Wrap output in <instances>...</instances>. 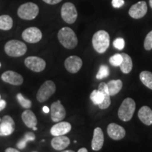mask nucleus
I'll use <instances>...</instances> for the list:
<instances>
[{
    "instance_id": "7c9ffc66",
    "label": "nucleus",
    "mask_w": 152,
    "mask_h": 152,
    "mask_svg": "<svg viewBox=\"0 0 152 152\" xmlns=\"http://www.w3.org/2000/svg\"><path fill=\"white\" fill-rule=\"evenodd\" d=\"M144 49L146 50L149 51L152 49V30L150 31L146 36L144 43Z\"/></svg>"
},
{
    "instance_id": "6ab92c4d",
    "label": "nucleus",
    "mask_w": 152,
    "mask_h": 152,
    "mask_svg": "<svg viewBox=\"0 0 152 152\" xmlns=\"http://www.w3.org/2000/svg\"><path fill=\"white\" fill-rule=\"evenodd\" d=\"M21 118L23 121L24 124L29 128L33 129L34 127H36V125L37 124V117L31 110L27 109L23 112Z\"/></svg>"
},
{
    "instance_id": "39448f33",
    "label": "nucleus",
    "mask_w": 152,
    "mask_h": 152,
    "mask_svg": "<svg viewBox=\"0 0 152 152\" xmlns=\"http://www.w3.org/2000/svg\"><path fill=\"white\" fill-rule=\"evenodd\" d=\"M18 16L23 20H33L39 14V7L33 2H28L20 5L17 11Z\"/></svg>"
},
{
    "instance_id": "a211bd4d",
    "label": "nucleus",
    "mask_w": 152,
    "mask_h": 152,
    "mask_svg": "<svg viewBox=\"0 0 152 152\" xmlns=\"http://www.w3.org/2000/svg\"><path fill=\"white\" fill-rule=\"evenodd\" d=\"M71 141L68 137L64 135L56 136L52 140V147L57 151H62L69 146Z\"/></svg>"
},
{
    "instance_id": "a19ab883",
    "label": "nucleus",
    "mask_w": 152,
    "mask_h": 152,
    "mask_svg": "<svg viewBox=\"0 0 152 152\" xmlns=\"http://www.w3.org/2000/svg\"><path fill=\"white\" fill-rule=\"evenodd\" d=\"M33 130H35V131L37 130V127H34V128H33Z\"/></svg>"
},
{
    "instance_id": "aec40b11",
    "label": "nucleus",
    "mask_w": 152,
    "mask_h": 152,
    "mask_svg": "<svg viewBox=\"0 0 152 152\" xmlns=\"http://www.w3.org/2000/svg\"><path fill=\"white\" fill-rule=\"evenodd\" d=\"M138 118L144 125H152V110L149 106H144L139 110Z\"/></svg>"
},
{
    "instance_id": "58836bf2",
    "label": "nucleus",
    "mask_w": 152,
    "mask_h": 152,
    "mask_svg": "<svg viewBox=\"0 0 152 152\" xmlns=\"http://www.w3.org/2000/svg\"><path fill=\"white\" fill-rule=\"evenodd\" d=\"M61 152H75V151H72V150H66V151H63Z\"/></svg>"
},
{
    "instance_id": "79ce46f5",
    "label": "nucleus",
    "mask_w": 152,
    "mask_h": 152,
    "mask_svg": "<svg viewBox=\"0 0 152 152\" xmlns=\"http://www.w3.org/2000/svg\"><path fill=\"white\" fill-rule=\"evenodd\" d=\"M1 95H0V100H1Z\"/></svg>"
},
{
    "instance_id": "ea45409f",
    "label": "nucleus",
    "mask_w": 152,
    "mask_h": 152,
    "mask_svg": "<svg viewBox=\"0 0 152 152\" xmlns=\"http://www.w3.org/2000/svg\"><path fill=\"white\" fill-rule=\"evenodd\" d=\"M149 5L152 8V0H149Z\"/></svg>"
},
{
    "instance_id": "473e14b6",
    "label": "nucleus",
    "mask_w": 152,
    "mask_h": 152,
    "mask_svg": "<svg viewBox=\"0 0 152 152\" xmlns=\"http://www.w3.org/2000/svg\"><path fill=\"white\" fill-rule=\"evenodd\" d=\"M112 6L114 8H121L125 4L124 0H112Z\"/></svg>"
},
{
    "instance_id": "423d86ee",
    "label": "nucleus",
    "mask_w": 152,
    "mask_h": 152,
    "mask_svg": "<svg viewBox=\"0 0 152 152\" xmlns=\"http://www.w3.org/2000/svg\"><path fill=\"white\" fill-rule=\"evenodd\" d=\"M56 85L52 80H47L41 85L37 93V100L40 103L46 102L56 92Z\"/></svg>"
},
{
    "instance_id": "c9c22d12",
    "label": "nucleus",
    "mask_w": 152,
    "mask_h": 152,
    "mask_svg": "<svg viewBox=\"0 0 152 152\" xmlns=\"http://www.w3.org/2000/svg\"><path fill=\"white\" fill-rule=\"evenodd\" d=\"M5 152H20L18 151V149H14V148H7V149H6Z\"/></svg>"
},
{
    "instance_id": "f3484780",
    "label": "nucleus",
    "mask_w": 152,
    "mask_h": 152,
    "mask_svg": "<svg viewBox=\"0 0 152 152\" xmlns=\"http://www.w3.org/2000/svg\"><path fill=\"white\" fill-rule=\"evenodd\" d=\"M104 136L103 131L100 128H96L94 130V134L92 140V149L94 151H99L104 145Z\"/></svg>"
},
{
    "instance_id": "2eb2a0df",
    "label": "nucleus",
    "mask_w": 152,
    "mask_h": 152,
    "mask_svg": "<svg viewBox=\"0 0 152 152\" xmlns=\"http://www.w3.org/2000/svg\"><path fill=\"white\" fill-rule=\"evenodd\" d=\"M109 136L114 140H121L125 136V130L116 123H110L107 127Z\"/></svg>"
},
{
    "instance_id": "f03ea898",
    "label": "nucleus",
    "mask_w": 152,
    "mask_h": 152,
    "mask_svg": "<svg viewBox=\"0 0 152 152\" xmlns=\"http://www.w3.org/2000/svg\"><path fill=\"white\" fill-rule=\"evenodd\" d=\"M109 34L105 30H99L94 34L92 37V45L96 52L103 54L109 48Z\"/></svg>"
},
{
    "instance_id": "6e6552de",
    "label": "nucleus",
    "mask_w": 152,
    "mask_h": 152,
    "mask_svg": "<svg viewBox=\"0 0 152 152\" xmlns=\"http://www.w3.org/2000/svg\"><path fill=\"white\" fill-rule=\"evenodd\" d=\"M24 63L28 69L36 73L42 72L46 67V62L40 57L28 56L25 59Z\"/></svg>"
},
{
    "instance_id": "5701e85b",
    "label": "nucleus",
    "mask_w": 152,
    "mask_h": 152,
    "mask_svg": "<svg viewBox=\"0 0 152 152\" xmlns=\"http://www.w3.org/2000/svg\"><path fill=\"white\" fill-rule=\"evenodd\" d=\"M107 87L110 96H114L121 90L123 82L121 80H112L107 83Z\"/></svg>"
},
{
    "instance_id": "c85d7f7f",
    "label": "nucleus",
    "mask_w": 152,
    "mask_h": 152,
    "mask_svg": "<svg viewBox=\"0 0 152 152\" xmlns=\"http://www.w3.org/2000/svg\"><path fill=\"white\" fill-rule=\"evenodd\" d=\"M109 75V68L106 65H101L97 74L96 75V78L98 80L104 79L107 77Z\"/></svg>"
},
{
    "instance_id": "1a4fd4ad",
    "label": "nucleus",
    "mask_w": 152,
    "mask_h": 152,
    "mask_svg": "<svg viewBox=\"0 0 152 152\" xmlns=\"http://www.w3.org/2000/svg\"><path fill=\"white\" fill-rule=\"evenodd\" d=\"M16 129V124L14 119L10 115H6L0 122V137L11 135Z\"/></svg>"
},
{
    "instance_id": "72a5a7b5",
    "label": "nucleus",
    "mask_w": 152,
    "mask_h": 152,
    "mask_svg": "<svg viewBox=\"0 0 152 152\" xmlns=\"http://www.w3.org/2000/svg\"><path fill=\"white\" fill-rule=\"evenodd\" d=\"M45 3L48 4H56L61 2L62 0H43Z\"/></svg>"
},
{
    "instance_id": "f257e3e1",
    "label": "nucleus",
    "mask_w": 152,
    "mask_h": 152,
    "mask_svg": "<svg viewBox=\"0 0 152 152\" xmlns=\"http://www.w3.org/2000/svg\"><path fill=\"white\" fill-rule=\"evenodd\" d=\"M58 39L63 46L68 49H74L78 43L75 32L68 27L62 28L58 31Z\"/></svg>"
},
{
    "instance_id": "37998d69",
    "label": "nucleus",
    "mask_w": 152,
    "mask_h": 152,
    "mask_svg": "<svg viewBox=\"0 0 152 152\" xmlns=\"http://www.w3.org/2000/svg\"><path fill=\"white\" fill-rule=\"evenodd\" d=\"M1 118H0V122H1Z\"/></svg>"
},
{
    "instance_id": "bb28decb",
    "label": "nucleus",
    "mask_w": 152,
    "mask_h": 152,
    "mask_svg": "<svg viewBox=\"0 0 152 152\" xmlns=\"http://www.w3.org/2000/svg\"><path fill=\"white\" fill-rule=\"evenodd\" d=\"M90 99L93 102L94 105H99L103 102L104 95L99 90H94L90 94Z\"/></svg>"
},
{
    "instance_id": "f704fd0d",
    "label": "nucleus",
    "mask_w": 152,
    "mask_h": 152,
    "mask_svg": "<svg viewBox=\"0 0 152 152\" xmlns=\"http://www.w3.org/2000/svg\"><path fill=\"white\" fill-rule=\"evenodd\" d=\"M6 106H7V102H6V101L4 99L0 100V111L4 109Z\"/></svg>"
},
{
    "instance_id": "dca6fc26",
    "label": "nucleus",
    "mask_w": 152,
    "mask_h": 152,
    "mask_svg": "<svg viewBox=\"0 0 152 152\" xmlns=\"http://www.w3.org/2000/svg\"><path fill=\"white\" fill-rule=\"evenodd\" d=\"M71 125L68 122L60 121L53 125L50 130V132L54 137L65 135L66 134H67L71 130Z\"/></svg>"
},
{
    "instance_id": "2f4dec72",
    "label": "nucleus",
    "mask_w": 152,
    "mask_h": 152,
    "mask_svg": "<svg viewBox=\"0 0 152 152\" xmlns=\"http://www.w3.org/2000/svg\"><path fill=\"white\" fill-rule=\"evenodd\" d=\"M113 47L118 50H122L125 47V40L121 37L116 38L113 42Z\"/></svg>"
},
{
    "instance_id": "9b49d317",
    "label": "nucleus",
    "mask_w": 152,
    "mask_h": 152,
    "mask_svg": "<svg viewBox=\"0 0 152 152\" xmlns=\"http://www.w3.org/2000/svg\"><path fill=\"white\" fill-rule=\"evenodd\" d=\"M51 118L55 123H58L65 118L66 111L60 100L52 103L50 108Z\"/></svg>"
},
{
    "instance_id": "c756f323",
    "label": "nucleus",
    "mask_w": 152,
    "mask_h": 152,
    "mask_svg": "<svg viewBox=\"0 0 152 152\" xmlns=\"http://www.w3.org/2000/svg\"><path fill=\"white\" fill-rule=\"evenodd\" d=\"M123 61V57L121 54H115L113 56L110 57L109 58V63L111 64V65L113 66H120L121 64Z\"/></svg>"
},
{
    "instance_id": "412c9836",
    "label": "nucleus",
    "mask_w": 152,
    "mask_h": 152,
    "mask_svg": "<svg viewBox=\"0 0 152 152\" xmlns=\"http://www.w3.org/2000/svg\"><path fill=\"white\" fill-rule=\"evenodd\" d=\"M98 90L102 92L104 95V100L99 106L101 109H106L111 105V96H110L109 90H108L107 84L105 83H101L99 85Z\"/></svg>"
},
{
    "instance_id": "c03bdc74",
    "label": "nucleus",
    "mask_w": 152,
    "mask_h": 152,
    "mask_svg": "<svg viewBox=\"0 0 152 152\" xmlns=\"http://www.w3.org/2000/svg\"><path fill=\"white\" fill-rule=\"evenodd\" d=\"M0 67H1V63H0Z\"/></svg>"
},
{
    "instance_id": "f8f14e48",
    "label": "nucleus",
    "mask_w": 152,
    "mask_h": 152,
    "mask_svg": "<svg viewBox=\"0 0 152 152\" xmlns=\"http://www.w3.org/2000/svg\"><path fill=\"white\" fill-rule=\"evenodd\" d=\"M147 3L144 1H141L132 5L129 10L128 14L132 18L140 19L147 14Z\"/></svg>"
},
{
    "instance_id": "4c0bfd02",
    "label": "nucleus",
    "mask_w": 152,
    "mask_h": 152,
    "mask_svg": "<svg viewBox=\"0 0 152 152\" xmlns=\"http://www.w3.org/2000/svg\"><path fill=\"white\" fill-rule=\"evenodd\" d=\"M77 152H88V151H87L86 148H81L77 151Z\"/></svg>"
},
{
    "instance_id": "9d476101",
    "label": "nucleus",
    "mask_w": 152,
    "mask_h": 152,
    "mask_svg": "<svg viewBox=\"0 0 152 152\" xmlns=\"http://www.w3.org/2000/svg\"><path fill=\"white\" fill-rule=\"evenodd\" d=\"M42 37L41 30L36 27L26 28L22 33V38L24 41L28 43L39 42Z\"/></svg>"
},
{
    "instance_id": "b1692460",
    "label": "nucleus",
    "mask_w": 152,
    "mask_h": 152,
    "mask_svg": "<svg viewBox=\"0 0 152 152\" xmlns=\"http://www.w3.org/2000/svg\"><path fill=\"white\" fill-rule=\"evenodd\" d=\"M35 140V134L32 132H26L24 134L23 137L20 139L19 140L18 143H17V148H18L19 149H23L26 148V144L28 142L30 141H34Z\"/></svg>"
},
{
    "instance_id": "7ed1b4c3",
    "label": "nucleus",
    "mask_w": 152,
    "mask_h": 152,
    "mask_svg": "<svg viewBox=\"0 0 152 152\" xmlns=\"http://www.w3.org/2000/svg\"><path fill=\"white\" fill-rule=\"evenodd\" d=\"M4 51L11 57H20L27 52V46L21 41L12 39L8 41L4 45Z\"/></svg>"
},
{
    "instance_id": "0eeeda50",
    "label": "nucleus",
    "mask_w": 152,
    "mask_h": 152,
    "mask_svg": "<svg viewBox=\"0 0 152 152\" xmlns=\"http://www.w3.org/2000/svg\"><path fill=\"white\" fill-rule=\"evenodd\" d=\"M61 15L63 20L68 24H73L77 18V11L73 3L64 4L61 10Z\"/></svg>"
},
{
    "instance_id": "20e7f679",
    "label": "nucleus",
    "mask_w": 152,
    "mask_h": 152,
    "mask_svg": "<svg viewBox=\"0 0 152 152\" xmlns=\"http://www.w3.org/2000/svg\"><path fill=\"white\" fill-rule=\"evenodd\" d=\"M135 109L136 104L132 98H126L123 100L120 106L118 115L121 121L127 122L132 119Z\"/></svg>"
},
{
    "instance_id": "e433bc0d",
    "label": "nucleus",
    "mask_w": 152,
    "mask_h": 152,
    "mask_svg": "<svg viewBox=\"0 0 152 152\" xmlns=\"http://www.w3.org/2000/svg\"><path fill=\"white\" fill-rule=\"evenodd\" d=\"M42 111H43V112H45V113H49V111H50V109H49V107H47V106H43V108H42Z\"/></svg>"
},
{
    "instance_id": "4468645a",
    "label": "nucleus",
    "mask_w": 152,
    "mask_h": 152,
    "mask_svg": "<svg viewBox=\"0 0 152 152\" xmlns=\"http://www.w3.org/2000/svg\"><path fill=\"white\" fill-rule=\"evenodd\" d=\"M1 78L5 83L13 85H16V86L21 85L23 83V76L20 74L13 71H5L1 75Z\"/></svg>"
},
{
    "instance_id": "cd10ccee",
    "label": "nucleus",
    "mask_w": 152,
    "mask_h": 152,
    "mask_svg": "<svg viewBox=\"0 0 152 152\" xmlns=\"http://www.w3.org/2000/svg\"><path fill=\"white\" fill-rule=\"evenodd\" d=\"M16 99L17 100H18V103L20 104V105L22 107L25 108V109H30L32 106L31 101L25 98L23 95L21 93H18V94L16 95Z\"/></svg>"
},
{
    "instance_id": "4be33fe9",
    "label": "nucleus",
    "mask_w": 152,
    "mask_h": 152,
    "mask_svg": "<svg viewBox=\"0 0 152 152\" xmlns=\"http://www.w3.org/2000/svg\"><path fill=\"white\" fill-rule=\"evenodd\" d=\"M123 57V61L121 64L120 65L121 71L125 74L130 73L132 69V61L131 57L128 54H125V53H122L121 54Z\"/></svg>"
},
{
    "instance_id": "a18cd8bd",
    "label": "nucleus",
    "mask_w": 152,
    "mask_h": 152,
    "mask_svg": "<svg viewBox=\"0 0 152 152\" xmlns=\"http://www.w3.org/2000/svg\"></svg>"
},
{
    "instance_id": "393cba45",
    "label": "nucleus",
    "mask_w": 152,
    "mask_h": 152,
    "mask_svg": "<svg viewBox=\"0 0 152 152\" xmlns=\"http://www.w3.org/2000/svg\"><path fill=\"white\" fill-rule=\"evenodd\" d=\"M13 27V19L9 15L0 16V30H9Z\"/></svg>"
},
{
    "instance_id": "ddd939ff",
    "label": "nucleus",
    "mask_w": 152,
    "mask_h": 152,
    "mask_svg": "<svg viewBox=\"0 0 152 152\" xmlns=\"http://www.w3.org/2000/svg\"><path fill=\"white\" fill-rule=\"evenodd\" d=\"M66 69L71 73H77L83 66V61L79 56H71L64 62Z\"/></svg>"
},
{
    "instance_id": "a878e982",
    "label": "nucleus",
    "mask_w": 152,
    "mask_h": 152,
    "mask_svg": "<svg viewBox=\"0 0 152 152\" xmlns=\"http://www.w3.org/2000/svg\"><path fill=\"white\" fill-rule=\"evenodd\" d=\"M140 79L146 87L152 90V73L144 71L140 74Z\"/></svg>"
}]
</instances>
